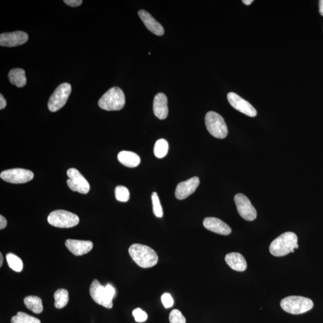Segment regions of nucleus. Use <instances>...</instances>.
I'll return each instance as SVG.
<instances>
[{
	"label": "nucleus",
	"mask_w": 323,
	"mask_h": 323,
	"mask_svg": "<svg viewBox=\"0 0 323 323\" xmlns=\"http://www.w3.org/2000/svg\"><path fill=\"white\" fill-rule=\"evenodd\" d=\"M153 112L156 117L161 120L165 119L168 116V100L163 93L156 95L153 101Z\"/></svg>",
	"instance_id": "a211bd4d"
},
{
	"label": "nucleus",
	"mask_w": 323,
	"mask_h": 323,
	"mask_svg": "<svg viewBox=\"0 0 323 323\" xmlns=\"http://www.w3.org/2000/svg\"><path fill=\"white\" fill-rule=\"evenodd\" d=\"M6 105H7V102H6L5 97L2 94L0 95V110L4 109Z\"/></svg>",
	"instance_id": "f704fd0d"
},
{
	"label": "nucleus",
	"mask_w": 323,
	"mask_h": 323,
	"mask_svg": "<svg viewBox=\"0 0 323 323\" xmlns=\"http://www.w3.org/2000/svg\"><path fill=\"white\" fill-rule=\"evenodd\" d=\"M7 225V220H6L5 217L2 215L0 216V229H5Z\"/></svg>",
	"instance_id": "72a5a7b5"
},
{
	"label": "nucleus",
	"mask_w": 323,
	"mask_h": 323,
	"mask_svg": "<svg viewBox=\"0 0 323 323\" xmlns=\"http://www.w3.org/2000/svg\"><path fill=\"white\" fill-rule=\"evenodd\" d=\"M227 98L229 104L235 109L249 117H253L256 116L257 111L248 101L241 98L240 96L235 93L230 92L227 96Z\"/></svg>",
	"instance_id": "f8f14e48"
},
{
	"label": "nucleus",
	"mask_w": 323,
	"mask_h": 323,
	"mask_svg": "<svg viewBox=\"0 0 323 323\" xmlns=\"http://www.w3.org/2000/svg\"><path fill=\"white\" fill-rule=\"evenodd\" d=\"M115 197L120 202L126 203L128 201L130 197L129 190L123 185H118L115 188Z\"/></svg>",
	"instance_id": "bb28decb"
},
{
	"label": "nucleus",
	"mask_w": 323,
	"mask_h": 323,
	"mask_svg": "<svg viewBox=\"0 0 323 323\" xmlns=\"http://www.w3.org/2000/svg\"><path fill=\"white\" fill-rule=\"evenodd\" d=\"M238 212L243 219L247 221H253L257 217V212L251 201L245 195L236 194L234 198Z\"/></svg>",
	"instance_id": "9b49d317"
},
{
	"label": "nucleus",
	"mask_w": 323,
	"mask_h": 323,
	"mask_svg": "<svg viewBox=\"0 0 323 323\" xmlns=\"http://www.w3.org/2000/svg\"><path fill=\"white\" fill-rule=\"evenodd\" d=\"M252 2H253L252 0H243L242 3H244V5L248 6L251 5Z\"/></svg>",
	"instance_id": "e433bc0d"
},
{
	"label": "nucleus",
	"mask_w": 323,
	"mask_h": 323,
	"mask_svg": "<svg viewBox=\"0 0 323 323\" xmlns=\"http://www.w3.org/2000/svg\"><path fill=\"white\" fill-rule=\"evenodd\" d=\"M169 321L171 323H185L186 320L182 313L178 309H173L169 314Z\"/></svg>",
	"instance_id": "c85d7f7f"
},
{
	"label": "nucleus",
	"mask_w": 323,
	"mask_h": 323,
	"mask_svg": "<svg viewBox=\"0 0 323 323\" xmlns=\"http://www.w3.org/2000/svg\"><path fill=\"white\" fill-rule=\"evenodd\" d=\"M319 14H320L323 17V0H321V1H319Z\"/></svg>",
	"instance_id": "c9c22d12"
},
{
	"label": "nucleus",
	"mask_w": 323,
	"mask_h": 323,
	"mask_svg": "<svg viewBox=\"0 0 323 323\" xmlns=\"http://www.w3.org/2000/svg\"><path fill=\"white\" fill-rule=\"evenodd\" d=\"M284 311L294 315L303 314L311 310L314 306L312 300L307 297L291 296L285 297L280 303Z\"/></svg>",
	"instance_id": "7ed1b4c3"
},
{
	"label": "nucleus",
	"mask_w": 323,
	"mask_h": 323,
	"mask_svg": "<svg viewBox=\"0 0 323 323\" xmlns=\"http://www.w3.org/2000/svg\"><path fill=\"white\" fill-rule=\"evenodd\" d=\"M11 323H41L39 319L23 312H18L17 315L13 316Z\"/></svg>",
	"instance_id": "a878e982"
},
{
	"label": "nucleus",
	"mask_w": 323,
	"mask_h": 323,
	"mask_svg": "<svg viewBox=\"0 0 323 323\" xmlns=\"http://www.w3.org/2000/svg\"><path fill=\"white\" fill-rule=\"evenodd\" d=\"M72 92V86L63 83L57 87L51 95L48 102V108L51 112H56L66 104Z\"/></svg>",
	"instance_id": "0eeeda50"
},
{
	"label": "nucleus",
	"mask_w": 323,
	"mask_h": 323,
	"mask_svg": "<svg viewBox=\"0 0 323 323\" xmlns=\"http://www.w3.org/2000/svg\"><path fill=\"white\" fill-rule=\"evenodd\" d=\"M66 246L70 252L77 256L88 253L92 250L93 243L90 241L76 240V239H67Z\"/></svg>",
	"instance_id": "dca6fc26"
},
{
	"label": "nucleus",
	"mask_w": 323,
	"mask_h": 323,
	"mask_svg": "<svg viewBox=\"0 0 323 323\" xmlns=\"http://www.w3.org/2000/svg\"><path fill=\"white\" fill-rule=\"evenodd\" d=\"M3 264V256L2 252H0V267H2Z\"/></svg>",
	"instance_id": "4c0bfd02"
},
{
	"label": "nucleus",
	"mask_w": 323,
	"mask_h": 323,
	"mask_svg": "<svg viewBox=\"0 0 323 323\" xmlns=\"http://www.w3.org/2000/svg\"><path fill=\"white\" fill-rule=\"evenodd\" d=\"M28 40V34L23 31L3 33L0 35V45L8 47H16L27 43Z\"/></svg>",
	"instance_id": "ddd939ff"
},
{
	"label": "nucleus",
	"mask_w": 323,
	"mask_h": 323,
	"mask_svg": "<svg viewBox=\"0 0 323 323\" xmlns=\"http://www.w3.org/2000/svg\"><path fill=\"white\" fill-rule=\"evenodd\" d=\"M24 303L28 309L35 314H40L43 310L42 300L37 296H28L24 299Z\"/></svg>",
	"instance_id": "4be33fe9"
},
{
	"label": "nucleus",
	"mask_w": 323,
	"mask_h": 323,
	"mask_svg": "<svg viewBox=\"0 0 323 323\" xmlns=\"http://www.w3.org/2000/svg\"><path fill=\"white\" fill-rule=\"evenodd\" d=\"M47 222L50 225L59 228H70L78 225L79 217L74 213L66 210H55L47 217Z\"/></svg>",
	"instance_id": "423d86ee"
},
{
	"label": "nucleus",
	"mask_w": 323,
	"mask_h": 323,
	"mask_svg": "<svg viewBox=\"0 0 323 323\" xmlns=\"http://www.w3.org/2000/svg\"><path fill=\"white\" fill-rule=\"evenodd\" d=\"M129 253L133 260L141 268H152L158 262V256L154 249L145 245L133 244L129 248Z\"/></svg>",
	"instance_id": "f257e3e1"
},
{
	"label": "nucleus",
	"mask_w": 323,
	"mask_h": 323,
	"mask_svg": "<svg viewBox=\"0 0 323 323\" xmlns=\"http://www.w3.org/2000/svg\"><path fill=\"white\" fill-rule=\"evenodd\" d=\"M298 247H299V245H298V244H297V245L295 246V249H297V248H298Z\"/></svg>",
	"instance_id": "58836bf2"
},
{
	"label": "nucleus",
	"mask_w": 323,
	"mask_h": 323,
	"mask_svg": "<svg viewBox=\"0 0 323 323\" xmlns=\"http://www.w3.org/2000/svg\"><path fill=\"white\" fill-rule=\"evenodd\" d=\"M105 287L111 298L113 299L115 296V293H116V291H115L114 288L110 285V284H107V285Z\"/></svg>",
	"instance_id": "473e14b6"
},
{
	"label": "nucleus",
	"mask_w": 323,
	"mask_h": 323,
	"mask_svg": "<svg viewBox=\"0 0 323 323\" xmlns=\"http://www.w3.org/2000/svg\"><path fill=\"white\" fill-rule=\"evenodd\" d=\"M205 121L208 131L215 138L223 139L228 136V127L221 115L214 111L208 112Z\"/></svg>",
	"instance_id": "39448f33"
},
{
	"label": "nucleus",
	"mask_w": 323,
	"mask_h": 323,
	"mask_svg": "<svg viewBox=\"0 0 323 323\" xmlns=\"http://www.w3.org/2000/svg\"><path fill=\"white\" fill-rule=\"evenodd\" d=\"M139 15L146 28L152 33L158 36H161L164 34V28L149 13L144 10H141L139 12Z\"/></svg>",
	"instance_id": "f3484780"
},
{
	"label": "nucleus",
	"mask_w": 323,
	"mask_h": 323,
	"mask_svg": "<svg viewBox=\"0 0 323 323\" xmlns=\"http://www.w3.org/2000/svg\"><path fill=\"white\" fill-rule=\"evenodd\" d=\"M0 177L8 183L23 184L33 180L34 174L28 169L15 168L3 171Z\"/></svg>",
	"instance_id": "1a4fd4ad"
},
{
	"label": "nucleus",
	"mask_w": 323,
	"mask_h": 323,
	"mask_svg": "<svg viewBox=\"0 0 323 323\" xmlns=\"http://www.w3.org/2000/svg\"><path fill=\"white\" fill-rule=\"evenodd\" d=\"M10 82L18 88L24 87L27 84V78L25 72L22 69H14L9 73Z\"/></svg>",
	"instance_id": "412c9836"
},
{
	"label": "nucleus",
	"mask_w": 323,
	"mask_h": 323,
	"mask_svg": "<svg viewBox=\"0 0 323 323\" xmlns=\"http://www.w3.org/2000/svg\"><path fill=\"white\" fill-rule=\"evenodd\" d=\"M67 175L69 178L67 183L72 190L82 194H87L90 190L88 181L78 169L70 168L67 171Z\"/></svg>",
	"instance_id": "6e6552de"
},
{
	"label": "nucleus",
	"mask_w": 323,
	"mask_h": 323,
	"mask_svg": "<svg viewBox=\"0 0 323 323\" xmlns=\"http://www.w3.org/2000/svg\"><path fill=\"white\" fill-rule=\"evenodd\" d=\"M55 306L57 309H61L68 304L69 301V292L66 289L57 290L54 294Z\"/></svg>",
	"instance_id": "5701e85b"
},
{
	"label": "nucleus",
	"mask_w": 323,
	"mask_h": 323,
	"mask_svg": "<svg viewBox=\"0 0 323 323\" xmlns=\"http://www.w3.org/2000/svg\"><path fill=\"white\" fill-rule=\"evenodd\" d=\"M63 2L66 5L71 6V7L76 8L81 6L83 1L82 0H65Z\"/></svg>",
	"instance_id": "2f4dec72"
},
{
	"label": "nucleus",
	"mask_w": 323,
	"mask_h": 323,
	"mask_svg": "<svg viewBox=\"0 0 323 323\" xmlns=\"http://www.w3.org/2000/svg\"><path fill=\"white\" fill-rule=\"evenodd\" d=\"M6 260H7L9 267L12 270L19 273L23 270V262L17 255L10 252L6 255Z\"/></svg>",
	"instance_id": "393cba45"
},
{
	"label": "nucleus",
	"mask_w": 323,
	"mask_h": 323,
	"mask_svg": "<svg viewBox=\"0 0 323 323\" xmlns=\"http://www.w3.org/2000/svg\"><path fill=\"white\" fill-rule=\"evenodd\" d=\"M153 204V211L155 215L158 218H162L163 217V210L161 203H160L158 195L156 192H153L152 195Z\"/></svg>",
	"instance_id": "cd10ccee"
},
{
	"label": "nucleus",
	"mask_w": 323,
	"mask_h": 323,
	"mask_svg": "<svg viewBox=\"0 0 323 323\" xmlns=\"http://www.w3.org/2000/svg\"><path fill=\"white\" fill-rule=\"evenodd\" d=\"M118 160L121 164L129 168H135L138 166L141 162L138 155L133 152L121 151L117 155Z\"/></svg>",
	"instance_id": "aec40b11"
},
{
	"label": "nucleus",
	"mask_w": 323,
	"mask_h": 323,
	"mask_svg": "<svg viewBox=\"0 0 323 323\" xmlns=\"http://www.w3.org/2000/svg\"><path fill=\"white\" fill-rule=\"evenodd\" d=\"M161 300L165 308H171L174 305V299L170 294L164 293L161 297Z\"/></svg>",
	"instance_id": "7c9ffc66"
},
{
	"label": "nucleus",
	"mask_w": 323,
	"mask_h": 323,
	"mask_svg": "<svg viewBox=\"0 0 323 323\" xmlns=\"http://www.w3.org/2000/svg\"><path fill=\"white\" fill-rule=\"evenodd\" d=\"M125 104V96L121 89L112 88L102 96L98 101L99 106L107 111H118L122 109Z\"/></svg>",
	"instance_id": "20e7f679"
},
{
	"label": "nucleus",
	"mask_w": 323,
	"mask_h": 323,
	"mask_svg": "<svg viewBox=\"0 0 323 323\" xmlns=\"http://www.w3.org/2000/svg\"><path fill=\"white\" fill-rule=\"evenodd\" d=\"M168 149V142L164 139H160L156 142L153 151L156 157L161 159L167 155Z\"/></svg>",
	"instance_id": "b1692460"
},
{
	"label": "nucleus",
	"mask_w": 323,
	"mask_h": 323,
	"mask_svg": "<svg viewBox=\"0 0 323 323\" xmlns=\"http://www.w3.org/2000/svg\"><path fill=\"white\" fill-rule=\"evenodd\" d=\"M297 244V236L295 233L287 232L283 233L272 242L270 251L274 256H284L294 249Z\"/></svg>",
	"instance_id": "f03ea898"
},
{
	"label": "nucleus",
	"mask_w": 323,
	"mask_h": 323,
	"mask_svg": "<svg viewBox=\"0 0 323 323\" xmlns=\"http://www.w3.org/2000/svg\"><path fill=\"white\" fill-rule=\"evenodd\" d=\"M91 296L94 301L105 308L111 309L113 306V298H111L106 289L97 280L92 281L89 289Z\"/></svg>",
	"instance_id": "9d476101"
},
{
	"label": "nucleus",
	"mask_w": 323,
	"mask_h": 323,
	"mask_svg": "<svg viewBox=\"0 0 323 323\" xmlns=\"http://www.w3.org/2000/svg\"><path fill=\"white\" fill-rule=\"evenodd\" d=\"M133 315L135 318V320L136 322H143L147 320L148 319V314H146V312L143 311L142 309L137 308L134 309L133 311Z\"/></svg>",
	"instance_id": "c756f323"
},
{
	"label": "nucleus",
	"mask_w": 323,
	"mask_h": 323,
	"mask_svg": "<svg viewBox=\"0 0 323 323\" xmlns=\"http://www.w3.org/2000/svg\"><path fill=\"white\" fill-rule=\"evenodd\" d=\"M200 183V178L193 177L188 180L181 182L176 187L175 195L179 200H183L196 191Z\"/></svg>",
	"instance_id": "4468645a"
},
{
	"label": "nucleus",
	"mask_w": 323,
	"mask_h": 323,
	"mask_svg": "<svg viewBox=\"0 0 323 323\" xmlns=\"http://www.w3.org/2000/svg\"><path fill=\"white\" fill-rule=\"evenodd\" d=\"M203 225L207 229L217 234L228 235L232 232L229 225L216 217H207L204 220Z\"/></svg>",
	"instance_id": "2eb2a0df"
},
{
	"label": "nucleus",
	"mask_w": 323,
	"mask_h": 323,
	"mask_svg": "<svg viewBox=\"0 0 323 323\" xmlns=\"http://www.w3.org/2000/svg\"><path fill=\"white\" fill-rule=\"evenodd\" d=\"M225 261L230 268L236 271H244L247 267L245 258L239 252H231L227 254Z\"/></svg>",
	"instance_id": "6ab92c4d"
}]
</instances>
